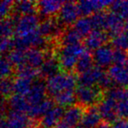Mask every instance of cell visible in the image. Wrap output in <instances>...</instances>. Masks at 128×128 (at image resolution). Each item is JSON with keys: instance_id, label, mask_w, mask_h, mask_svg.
Listing matches in <instances>:
<instances>
[{"instance_id": "obj_1", "label": "cell", "mask_w": 128, "mask_h": 128, "mask_svg": "<svg viewBox=\"0 0 128 128\" xmlns=\"http://www.w3.org/2000/svg\"><path fill=\"white\" fill-rule=\"evenodd\" d=\"M76 82L77 78L74 74L60 72L46 80V92L54 96L64 90H73Z\"/></svg>"}, {"instance_id": "obj_2", "label": "cell", "mask_w": 128, "mask_h": 128, "mask_svg": "<svg viewBox=\"0 0 128 128\" xmlns=\"http://www.w3.org/2000/svg\"><path fill=\"white\" fill-rule=\"evenodd\" d=\"M46 39L42 37L37 30L24 35H17L13 39L14 48L16 49L23 50V51H26L32 48H43L46 46Z\"/></svg>"}, {"instance_id": "obj_3", "label": "cell", "mask_w": 128, "mask_h": 128, "mask_svg": "<svg viewBox=\"0 0 128 128\" xmlns=\"http://www.w3.org/2000/svg\"><path fill=\"white\" fill-rule=\"evenodd\" d=\"M76 98L82 106H93L96 104H99L102 101V90L98 87H88V86H80L75 90Z\"/></svg>"}, {"instance_id": "obj_4", "label": "cell", "mask_w": 128, "mask_h": 128, "mask_svg": "<svg viewBox=\"0 0 128 128\" xmlns=\"http://www.w3.org/2000/svg\"><path fill=\"white\" fill-rule=\"evenodd\" d=\"M84 109L82 105H71L65 110L60 122L57 124L56 128H73L78 126L82 120Z\"/></svg>"}, {"instance_id": "obj_5", "label": "cell", "mask_w": 128, "mask_h": 128, "mask_svg": "<svg viewBox=\"0 0 128 128\" xmlns=\"http://www.w3.org/2000/svg\"><path fill=\"white\" fill-rule=\"evenodd\" d=\"M80 15L79 12L77 3L75 2H63L60 11H59L58 18L62 25L68 26L72 23H75L78 20V16Z\"/></svg>"}, {"instance_id": "obj_6", "label": "cell", "mask_w": 128, "mask_h": 128, "mask_svg": "<svg viewBox=\"0 0 128 128\" xmlns=\"http://www.w3.org/2000/svg\"><path fill=\"white\" fill-rule=\"evenodd\" d=\"M117 105L118 103L114 99L106 96L98 104V110L104 121L107 123H112L118 120V117L117 114Z\"/></svg>"}, {"instance_id": "obj_7", "label": "cell", "mask_w": 128, "mask_h": 128, "mask_svg": "<svg viewBox=\"0 0 128 128\" xmlns=\"http://www.w3.org/2000/svg\"><path fill=\"white\" fill-rule=\"evenodd\" d=\"M4 118L7 128H28L32 126V122L28 115L23 112L10 110Z\"/></svg>"}, {"instance_id": "obj_8", "label": "cell", "mask_w": 128, "mask_h": 128, "mask_svg": "<svg viewBox=\"0 0 128 128\" xmlns=\"http://www.w3.org/2000/svg\"><path fill=\"white\" fill-rule=\"evenodd\" d=\"M112 1H108V0H84V1H80L77 3L79 12L80 15H82V17H87L90 14L100 12L105 7H110Z\"/></svg>"}, {"instance_id": "obj_9", "label": "cell", "mask_w": 128, "mask_h": 128, "mask_svg": "<svg viewBox=\"0 0 128 128\" xmlns=\"http://www.w3.org/2000/svg\"><path fill=\"white\" fill-rule=\"evenodd\" d=\"M39 17L36 14L23 15L15 25V32L20 36L35 31L36 27L39 26Z\"/></svg>"}, {"instance_id": "obj_10", "label": "cell", "mask_w": 128, "mask_h": 128, "mask_svg": "<svg viewBox=\"0 0 128 128\" xmlns=\"http://www.w3.org/2000/svg\"><path fill=\"white\" fill-rule=\"evenodd\" d=\"M63 107L55 105L49 110L43 117H41L39 122V127L40 128H53L60 122L64 114Z\"/></svg>"}, {"instance_id": "obj_11", "label": "cell", "mask_w": 128, "mask_h": 128, "mask_svg": "<svg viewBox=\"0 0 128 128\" xmlns=\"http://www.w3.org/2000/svg\"><path fill=\"white\" fill-rule=\"evenodd\" d=\"M104 74V71L102 70L101 67L93 66L87 71L80 74L77 78V82L80 86L93 87L96 84H98V81Z\"/></svg>"}, {"instance_id": "obj_12", "label": "cell", "mask_w": 128, "mask_h": 128, "mask_svg": "<svg viewBox=\"0 0 128 128\" xmlns=\"http://www.w3.org/2000/svg\"><path fill=\"white\" fill-rule=\"evenodd\" d=\"M124 24L123 18L115 12L106 13V21H105L104 30L108 32L109 37H116L118 34H122Z\"/></svg>"}, {"instance_id": "obj_13", "label": "cell", "mask_w": 128, "mask_h": 128, "mask_svg": "<svg viewBox=\"0 0 128 128\" xmlns=\"http://www.w3.org/2000/svg\"><path fill=\"white\" fill-rule=\"evenodd\" d=\"M46 93V86L43 80H36L32 82V87L28 94L26 96L27 102L30 105H35L45 99Z\"/></svg>"}, {"instance_id": "obj_14", "label": "cell", "mask_w": 128, "mask_h": 128, "mask_svg": "<svg viewBox=\"0 0 128 128\" xmlns=\"http://www.w3.org/2000/svg\"><path fill=\"white\" fill-rule=\"evenodd\" d=\"M109 38L108 34L104 32L103 30H92L89 35L84 39V46L88 50L95 51L98 48L104 46V43L106 42Z\"/></svg>"}, {"instance_id": "obj_15", "label": "cell", "mask_w": 128, "mask_h": 128, "mask_svg": "<svg viewBox=\"0 0 128 128\" xmlns=\"http://www.w3.org/2000/svg\"><path fill=\"white\" fill-rule=\"evenodd\" d=\"M37 31L42 37L45 39L48 37H56V36H62V28L58 26L57 22L54 18H48L43 20L39 24Z\"/></svg>"}, {"instance_id": "obj_16", "label": "cell", "mask_w": 128, "mask_h": 128, "mask_svg": "<svg viewBox=\"0 0 128 128\" xmlns=\"http://www.w3.org/2000/svg\"><path fill=\"white\" fill-rule=\"evenodd\" d=\"M101 115L96 107H87L82 115L79 126L80 128H96L101 121Z\"/></svg>"}, {"instance_id": "obj_17", "label": "cell", "mask_w": 128, "mask_h": 128, "mask_svg": "<svg viewBox=\"0 0 128 128\" xmlns=\"http://www.w3.org/2000/svg\"><path fill=\"white\" fill-rule=\"evenodd\" d=\"M93 60L98 67H107L113 62V51L112 48L107 45H104L98 48L92 54Z\"/></svg>"}, {"instance_id": "obj_18", "label": "cell", "mask_w": 128, "mask_h": 128, "mask_svg": "<svg viewBox=\"0 0 128 128\" xmlns=\"http://www.w3.org/2000/svg\"><path fill=\"white\" fill-rule=\"evenodd\" d=\"M108 75L118 85L123 88H128V68L113 64L109 67Z\"/></svg>"}, {"instance_id": "obj_19", "label": "cell", "mask_w": 128, "mask_h": 128, "mask_svg": "<svg viewBox=\"0 0 128 128\" xmlns=\"http://www.w3.org/2000/svg\"><path fill=\"white\" fill-rule=\"evenodd\" d=\"M37 3V9L41 17H49L59 12L63 2L58 0H41Z\"/></svg>"}, {"instance_id": "obj_20", "label": "cell", "mask_w": 128, "mask_h": 128, "mask_svg": "<svg viewBox=\"0 0 128 128\" xmlns=\"http://www.w3.org/2000/svg\"><path fill=\"white\" fill-rule=\"evenodd\" d=\"M60 68L59 62L53 56H48L46 58L43 64L39 68V75L43 78H49L59 73Z\"/></svg>"}, {"instance_id": "obj_21", "label": "cell", "mask_w": 128, "mask_h": 128, "mask_svg": "<svg viewBox=\"0 0 128 128\" xmlns=\"http://www.w3.org/2000/svg\"><path fill=\"white\" fill-rule=\"evenodd\" d=\"M7 105L12 110L18 112H28L31 105L27 102L26 98H24V96H20L18 94L12 95L7 100Z\"/></svg>"}, {"instance_id": "obj_22", "label": "cell", "mask_w": 128, "mask_h": 128, "mask_svg": "<svg viewBox=\"0 0 128 128\" xmlns=\"http://www.w3.org/2000/svg\"><path fill=\"white\" fill-rule=\"evenodd\" d=\"M26 63L32 68H40L46 60V55L40 48H32L25 51Z\"/></svg>"}, {"instance_id": "obj_23", "label": "cell", "mask_w": 128, "mask_h": 128, "mask_svg": "<svg viewBox=\"0 0 128 128\" xmlns=\"http://www.w3.org/2000/svg\"><path fill=\"white\" fill-rule=\"evenodd\" d=\"M53 107H54L53 100L49 99V98H45L43 101H41L38 104L31 105L27 114H28L29 117L32 118H37L39 117H43Z\"/></svg>"}, {"instance_id": "obj_24", "label": "cell", "mask_w": 128, "mask_h": 128, "mask_svg": "<svg viewBox=\"0 0 128 128\" xmlns=\"http://www.w3.org/2000/svg\"><path fill=\"white\" fill-rule=\"evenodd\" d=\"M13 12L18 14L29 15L35 14L36 9H37V3L28 1V0H23V1H17L14 2L13 4Z\"/></svg>"}, {"instance_id": "obj_25", "label": "cell", "mask_w": 128, "mask_h": 128, "mask_svg": "<svg viewBox=\"0 0 128 128\" xmlns=\"http://www.w3.org/2000/svg\"><path fill=\"white\" fill-rule=\"evenodd\" d=\"M93 62H94V60H93L92 54L89 51L86 50L84 54H82L79 56L74 70H76V73H78L80 75V74L84 73V72L87 71L88 70H90L91 67H93L92 66Z\"/></svg>"}, {"instance_id": "obj_26", "label": "cell", "mask_w": 128, "mask_h": 128, "mask_svg": "<svg viewBox=\"0 0 128 128\" xmlns=\"http://www.w3.org/2000/svg\"><path fill=\"white\" fill-rule=\"evenodd\" d=\"M54 98L57 104L62 107L71 106L72 104H74V102L76 99V94L73 90H64L55 95Z\"/></svg>"}, {"instance_id": "obj_27", "label": "cell", "mask_w": 128, "mask_h": 128, "mask_svg": "<svg viewBox=\"0 0 128 128\" xmlns=\"http://www.w3.org/2000/svg\"><path fill=\"white\" fill-rule=\"evenodd\" d=\"M82 35L75 30L74 28H68L65 32H62L60 36V42L63 46H68V45H75L80 43Z\"/></svg>"}, {"instance_id": "obj_28", "label": "cell", "mask_w": 128, "mask_h": 128, "mask_svg": "<svg viewBox=\"0 0 128 128\" xmlns=\"http://www.w3.org/2000/svg\"><path fill=\"white\" fill-rule=\"evenodd\" d=\"M73 28L76 30L82 36H87L93 30L90 17H81L74 23Z\"/></svg>"}, {"instance_id": "obj_29", "label": "cell", "mask_w": 128, "mask_h": 128, "mask_svg": "<svg viewBox=\"0 0 128 128\" xmlns=\"http://www.w3.org/2000/svg\"><path fill=\"white\" fill-rule=\"evenodd\" d=\"M32 82L29 79L17 77L13 80V91L15 94L20 96H26L32 87Z\"/></svg>"}, {"instance_id": "obj_30", "label": "cell", "mask_w": 128, "mask_h": 128, "mask_svg": "<svg viewBox=\"0 0 128 128\" xmlns=\"http://www.w3.org/2000/svg\"><path fill=\"white\" fill-rule=\"evenodd\" d=\"M15 73H16L17 77L32 80L39 75V70L32 68V66L28 65L27 63H24L17 67Z\"/></svg>"}, {"instance_id": "obj_31", "label": "cell", "mask_w": 128, "mask_h": 128, "mask_svg": "<svg viewBox=\"0 0 128 128\" xmlns=\"http://www.w3.org/2000/svg\"><path fill=\"white\" fill-rule=\"evenodd\" d=\"M107 96L118 102L128 100V88L112 87L107 91Z\"/></svg>"}, {"instance_id": "obj_32", "label": "cell", "mask_w": 128, "mask_h": 128, "mask_svg": "<svg viewBox=\"0 0 128 128\" xmlns=\"http://www.w3.org/2000/svg\"><path fill=\"white\" fill-rule=\"evenodd\" d=\"M6 58L11 62L12 65H16L17 67L26 63V53L23 50L12 49L8 53Z\"/></svg>"}, {"instance_id": "obj_33", "label": "cell", "mask_w": 128, "mask_h": 128, "mask_svg": "<svg viewBox=\"0 0 128 128\" xmlns=\"http://www.w3.org/2000/svg\"><path fill=\"white\" fill-rule=\"evenodd\" d=\"M110 9L122 18H128V1H113L110 6Z\"/></svg>"}, {"instance_id": "obj_34", "label": "cell", "mask_w": 128, "mask_h": 128, "mask_svg": "<svg viewBox=\"0 0 128 128\" xmlns=\"http://www.w3.org/2000/svg\"><path fill=\"white\" fill-rule=\"evenodd\" d=\"M90 21L92 24L93 30H102L105 27V21H106V13L103 11L96 12L93 13L90 17Z\"/></svg>"}, {"instance_id": "obj_35", "label": "cell", "mask_w": 128, "mask_h": 128, "mask_svg": "<svg viewBox=\"0 0 128 128\" xmlns=\"http://www.w3.org/2000/svg\"><path fill=\"white\" fill-rule=\"evenodd\" d=\"M14 30L15 24L9 17L2 18L1 20V35L3 38H9L13 34Z\"/></svg>"}, {"instance_id": "obj_36", "label": "cell", "mask_w": 128, "mask_h": 128, "mask_svg": "<svg viewBox=\"0 0 128 128\" xmlns=\"http://www.w3.org/2000/svg\"><path fill=\"white\" fill-rule=\"evenodd\" d=\"M112 45L116 48L119 50H126L128 49V35L126 34H118L116 37L112 38Z\"/></svg>"}, {"instance_id": "obj_37", "label": "cell", "mask_w": 128, "mask_h": 128, "mask_svg": "<svg viewBox=\"0 0 128 128\" xmlns=\"http://www.w3.org/2000/svg\"><path fill=\"white\" fill-rule=\"evenodd\" d=\"M1 93L4 98L12 96V92L13 91V81L9 77L2 78L1 81Z\"/></svg>"}, {"instance_id": "obj_38", "label": "cell", "mask_w": 128, "mask_h": 128, "mask_svg": "<svg viewBox=\"0 0 128 128\" xmlns=\"http://www.w3.org/2000/svg\"><path fill=\"white\" fill-rule=\"evenodd\" d=\"M1 65V76L2 78L9 77V76L12 73V64L6 57L3 56L0 62Z\"/></svg>"}, {"instance_id": "obj_39", "label": "cell", "mask_w": 128, "mask_h": 128, "mask_svg": "<svg viewBox=\"0 0 128 128\" xmlns=\"http://www.w3.org/2000/svg\"><path fill=\"white\" fill-rule=\"evenodd\" d=\"M113 81L112 79L110 77V76L108 75V73L104 74L103 76H101V78L99 79L98 82V87L101 90H107L108 91L109 90H110L112 88V84H113Z\"/></svg>"}, {"instance_id": "obj_40", "label": "cell", "mask_w": 128, "mask_h": 128, "mask_svg": "<svg viewBox=\"0 0 128 128\" xmlns=\"http://www.w3.org/2000/svg\"><path fill=\"white\" fill-rule=\"evenodd\" d=\"M127 59L128 56L124 50L116 49L113 51V62L115 65L124 66V64L127 62Z\"/></svg>"}, {"instance_id": "obj_41", "label": "cell", "mask_w": 128, "mask_h": 128, "mask_svg": "<svg viewBox=\"0 0 128 128\" xmlns=\"http://www.w3.org/2000/svg\"><path fill=\"white\" fill-rule=\"evenodd\" d=\"M14 2L10 1V0H3L0 3V16L2 18H4V17H7L9 12H12V9L13 7Z\"/></svg>"}, {"instance_id": "obj_42", "label": "cell", "mask_w": 128, "mask_h": 128, "mask_svg": "<svg viewBox=\"0 0 128 128\" xmlns=\"http://www.w3.org/2000/svg\"><path fill=\"white\" fill-rule=\"evenodd\" d=\"M117 114L124 119L128 118V100L118 102L117 105Z\"/></svg>"}, {"instance_id": "obj_43", "label": "cell", "mask_w": 128, "mask_h": 128, "mask_svg": "<svg viewBox=\"0 0 128 128\" xmlns=\"http://www.w3.org/2000/svg\"><path fill=\"white\" fill-rule=\"evenodd\" d=\"M13 40H11L10 38H3L1 39V43H0V50L2 54L9 53L12 51L11 48H13Z\"/></svg>"}, {"instance_id": "obj_44", "label": "cell", "mask_w": 128, "mask_h": 128, "mask_svg": "<svg viewBox=\"0 0 128 128\" xmlns=\"http://www.w3.org/2000/svg\"><path fill=\"white\" fill-rule=\"evenodd\" d=\"M112 128H128V120L126 119H118L112 126Z\"/></svg>"}, {"instance_id": "obj_45", "label": "cell", "mask_w": 128, "mask_h": 128, "mask_svg": "<svg viewBox=\"0 0 128 128\" xmlns=\"http://www.w3.org/2000/svg\"><path fill=\"white\" fill-rule=\"evenodd\" d=\"M96 128H112V126H110V124H109V123L105 122V121H104V122H101L99 124H98V126Z\"/></svg>"}, {"instance_id": "obj_46", "label": "cell", "mask_w": 128, "mask_h": 128, "mask_svg": "<svg viewBox=\"0 0 128 128\" xmlns=\"http://www.w3.org/2000/svg\"><path fill=\"white\" fill-rule=\"evenodd\" d=\"M0 126H1V128H7L6 127V119H4V118H3V117H2V119H1V124H0Z\"/></svg>"}, {"instance_id": "obj_47", "label": "cell", "mask_w": 128, "mask_h": 128, "mask_svg": "<svg viewBox=\"0 0 128 128\" xmlns=\"http://www.w3.org/2000/svg\"><path fill=\"white\" fill-rule=\"evenodd\" d=\"M124 29H126V34L128 35V18L126 20V23H124Z\"/></svg>"}, {"instance_id": "obj_48", "label": "cell", "mask_w": 128, "mask_h": 128, "mask_svg": "<svg viewBox=\"0 0 128 128\" xmlns=\"http://www.w3.org/2000/svg\"><path fill=\"white\" fill-rule=\"evenodd\" d=\"M126 64H127V68H128V59H127V62H126Z\"/></svg>"}]
</instances>
